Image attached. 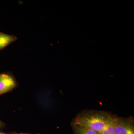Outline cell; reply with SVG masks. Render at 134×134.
Segmentation results:
<instances>
[{
    "instance_id": "obj_1",
    "label": "cell",
    "mask_w": 134,
    "mask_h": 134,
    "mask_svg": "<svg viewBox=\"0 0 134 134\" xmlns=\"http://www.w3.org/2000/svg\"><path fill=\"white\" fill-rule=\"evenodd\" d=\"M111 116L105 113H86L76 117L73 125L92 130L100 133L107 125Z\"/></svg>"
},
{
    "instance_id": "obj_2",
    "label": "cell",
    "mask_w": 134,
    "mask_h": 134,
    "mask_svg": "<svg viewBox=\"0 0 134 134\" xmlns=\"http://www.w3.org/2000/svg\"><path fill=\"white\" fill-rule=\"evenodd\" d=\"M114 134H134L133 122L129 120L116 117Z\"/></svg>"
},
{
    "instance_id": "obj_3",
    "label": "cell",
    "mask_w": 134,
    "mask_h": 134,
    "mask_svg": "<svg viewBox=\"0 0 134 134\" xmlns=\"http://www.w3.org/2000/svg\"><path fill=\"white\" fill-rule=\"evenodd\" d=\"M16 86V81L12 76L0 74V96L12 91Z\"/></svg>"
},
{
    "instance_id": "obj_4",
    "label": "cell",
    "mask_w": 134,
    "mask_h": 134,
    "mask_svg": "<svg viewBox=\"0 0 134 134\" xmlns=\"http://www.w3.org/2000/svg\"><path fill=\"white\" fill-rule=\"evenodd\" d=\"M16 37L0 32V50L5 48L16 40Z\"/></svg>"
},
{
    "instance_id": "obj_5",
    "label": "cell",
    "mask_w": 134,
    "mask_h": 134,
    "mask_svg": "<svg viewBox=\"0 0 134 134\" xmlns=\"http://www.w3.org/2000/svg\"><path fill=\"white\" fill-rule=\"evenodd\" d=\"M116 117L111 115L108 123L104 129L100 133V134H114Z\"/></svg>"
},
{
    "instance_id": "obj_6",
    "label": "cell",
    "mask_w": 134,
    "mask_h": 134,
    "mask_svg": "<svg viewBox=\"0 0 134 134\" xmlns=\"http://www.w3.org/2000/svg\"><path fill=\"white\" fill-rule=\"evenodd\" d=\"M75 134H100L92 130L77 126H73Z\"/></svg>"
},
{
    "instance_id": "obj_7",
    "label": "cell",
    "mask_w": 134,
    "mask_h": 134,
    "mask_svg": "<svg viewBox=\"0 0 134 134\" xmlns=\"http://www.w3.org/2000/svg\"><path fill=\"white\" fill-rule=\"evenodd\" d=\"M16 132H9V133H5L2 132H0V134H16Z\"/></svg>"
},
{
    "instance_id": "obj_8",
    "label": "cell",
    "mask_w": 134,
    "mask_h": 134,
    "mask_svg": "<svg viewBox=\"0 0 134 134\" xmlns=\"http://www.w3.org/2000/svg\"><path fill=\"white\" fill-rule=\"evenodd\" d=\"M16 134H30L28 133H16Z\"/></svg>"
}]
</instances>
